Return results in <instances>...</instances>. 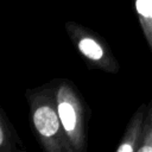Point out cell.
Listing matches in <instances>:
<instances>
[{"label": "cell", "mask_w": 152, "mask_h": 152, "mask_svg": "<svg viewBox=\"0 0 152 152\" xmlns=\"http://www.w3.org/2000/svg\"><path fill=\"white\" fill-rule=\"evenodd\" d=\"M30 115L37 140L45 152H74L57 108L56 86L27 90Z\"/></svg>", "instance_id": "6da1fadb"}, {"label": "cell", "mask_w": 152, "mask_h": 152, "mask_svg": "<svg viewBox=\"0 0 152 152\" xmlns=\"http://www.w3.org/2000/svg\"><path fill=\"white\" fill-rule=\"evenodd\" d=\"M56 96L64 132L74 152H82L87 148V114L84 103L77 89L69 81L57 82Z\"/></svg>", "instance_id": "7a4b0ae2"}, {"label": "cell", "mask_w": 152, "mask_h": 152, "mask_svg": "<svg viewBox=\"0 0 152 152\" xmlns=\"http://www.w3.org/2000/svg\"><path fill=\"white\" fill-rule=\"evenodd\" d=\"M65 30L75 48L90 68L100 69L110 74H116L119 71L118 61L101 37L74 21L65 23Z\"/></svg>", "instance_id": "3957f363"}, {"label": "cell", "mask_w": 152, "mask_h": 152, "mask_svg": "<svg viewBox=\"0 0 152 152\" xmlns=\"http://www.w3.org/2000/svg\"><path fill=\"white\" fill-rule=\"evenodd\" d=\"M147 113V106L141 104L137 112L133 114L124 135L115 148L116 152H138L142 137H144V128H145V118Z\"/></svg>", "instance_id": "277c9868"}, {"label": "cell", "mask_w": 152, "mask_h": 152, "mask_svg": "<svg viewBox=\"0 0 152 152\" xmlns=\"http://www.w3.org/2000/svg\"><path fill=\"white\" fill-rule=\"evenodd\" d=\"M134 8L145 39L152 52V0H134Z\"/></svg>", "instance_id": "5b68a950"}, {"label": "cell", "mask_w": 152, "mask_h": 152, "mask_svg": "<svg viewBox=\"0 0 152 152\" xmlns=\"http://www.w3.org/2000/svg\"><path fill=\"white\" fill-rule=\"evenodd\" d=\"M18 144V138L15 135V132L12 128L11 122L5 116L4 112L1 110L0 115V150L2 152H11L15 148V145Z\"/></svg>", "instance_id": "8992f818"}, {"label": "cell", "mask_w": 152, "mask_h": 152, "mask_svg": "<svg viewBox=\"0 0 152 152\" xmlns=\"http://www.w3.org/2000/svg\"><path fill=\"white\" fill-rule=\"evenodd\" d=\"M138 152H152V101H151V104L147 107L144 137Z\"/></svg>", "instance_id": "52a82bcc"}]
</instances>
